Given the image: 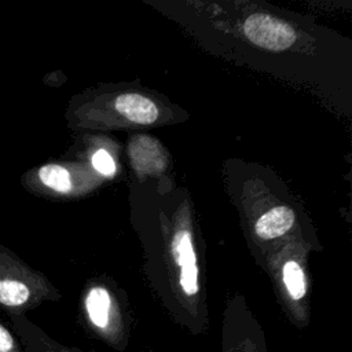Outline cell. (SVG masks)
<instances>
[{"label": "cell", "mask_w": 352, "mask_h": 352, "mask_svg": "<svg viewBox=\"0 0 352 352\" xmlns=\"http://www.w3.org/2000/svg\"><path fill=\"white\" fill-rule=\"evenodd\" d=\"M116 110L136 124H151L158 118L155 103L140 94H122L114 102Z\"/></svg>", "instance_id": "obj_3"}, {"label": "cell", "mask_w": 352, "mask_h": 352, "mask_svg": "<svg viewBox=\"0 0 352 352\" xmlns=\"http://www.w3.org/2000/svg\"><path fill=\"white\" fill-rule=\"evenodd\" d=\"M33 296L28 271L15 254L0 243V307L23 308Z\"/></svg>", "instance_id": "obj_1"}, {"label": "cell", "mask_w": 352, "mask_h": 352, "mask_svg": "<svg viewBox=\"0 0 352 352\" xmlns=\"http://www.w3.org/2000/svg\"><path fill=\"white\" fill-rule=\"evenodd\" d=\"M0 352H15V342L11 333L0 323Z\"/></svg>", "instance_id": "obj_12"}, {"label": "cell", "mask_w": 352, "mask_h": 352, "mask_svg": "<svg viewBox=\"0 0 352 352\" xmlns=\"http://www.w3.org/2000/svg\"><path fill=\"white\" fill-rule=\"evenodd\" d=\"M173 254L177 264L182 267L197 264V256L194 252L191 235L187 230L179 231L173 238Z\"/></svg>", "instance_id": "obj_9"}, {"label": "cell", "mask_w": 352, "mask_h": 352, "mask_svg": "<svg viewBox=\"0 0 352 352\" xmlns=\"http://www.w3.org/2000/svg\"><path fill=\"white\" fill-rule=\"evenodd\" d=\"M180 286L183 292L188 296H192L198 292V268L197 264L187 265L180 268Z\"/></svg>", "instance_id": "obj_10"}, {"label": "cell", "mask_w": 352, "mask_h": 352, "mask_svg": "<svg viewBox=\"0 0 352 352\" xmlns=\"http://www.w3.org/2000/svg\"><path fill=\"white\" fill-rule=\"evenodd\" d=\"M110 296L103 287H92L87 296V311L92 323L98 327H106L109 322Z\"/></svg>", "instance_id": "obj_7"}, {"label": "cell", "mask_w": 352, "mask_h": 352, "mask_svg": "<svg viewBox=\"0 0 352 352\" xmlns=\"http://www.w3.org/2000/svg\"><path fill=\"white\" fill-rule=\"evenodd\" d=\"M30 177H34L41 187L59 194H67L73 187L69 169L59 164L41 165L36 169L34 175H30Z\"/></svg>", "instance_id": "obj_6"}, {"label": "cell", "mask_w": 352, "mask_h": 352, "mask_svg": "<svg viewBox=\"0 0 352 352\" xmlns=\"http://www.w3.org/2000/svg\"><path fill=\"white\" fill-rule=\"evenodd\" d=\"M283 282L285 286L294 300H300L305 294V278L301 267L290 260L283 265Z\"/></svg>", "instance_id": "obj_8"}, {"label": "cell", "mask_w": 352, "mask_h": 352, "mask_svg": "<svg viewBox=\"0 0 352 352\" xmlns=\"http://www.w3.org/2000/svg\"><path fill=\"white\" fill-rule=\"evenodd\" d=\"M92 165H94V168L98 172H100L104 176H111L116 172V162H114V160L103 148L95 151V154L92 155Z\"/></svg>", "instance_id": "obj_11"}, {"label": "cell", "mask_w": 352, "mask_h": 352, "mask_svg": "<svg viewBox=\"0 0 352 352\" xmlns=\"http://www.w3.org/2000/svg\"><path fill=\"white\" fill-rule=\"evenodd\" d=\"M294 224V212L287 206H276L265 212L254 226L256 235L261 239L278 238Z\"/></svg>", "instance_id": "obj_4"}, {"label": "cell", "mask_w": 352, "mask_h": 352, "mask_svg": "<svg viewBox=\"0 0 352 352\" xmlns=\"http://www.w3.org/2000/svg\"><path fill=\"white\" fill-rule=\"evenodd\" d=\"M131 154H139L144 157L132 160L135 164V168L140 172H157L162 169L164 166V157L154 140L146 136H139L133 142H131L129 146Z\"/></svg>", "instance_id": "obj_5"}, {"label": "cell", "mask_w": 352, "mask_h": 352, "mask_svg": "<svg viewBox=\"0 0 352 352\" xmlns=\"http://www.w3.org/2000/svg\"><path fill=\"white\" fill-rule=\"evenodd\" d=\"M243 33L250 43L270 51H283L297 40L296 30L289 23L261 12L245 19Z\"/></svg>", "instance_id": "obj_2"}]
</instances>
